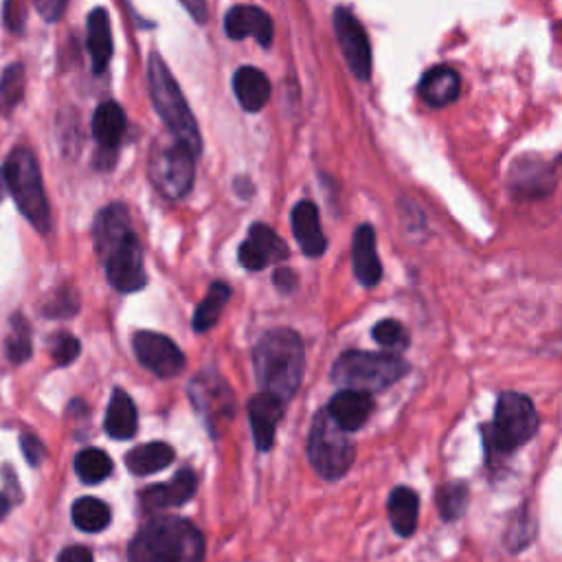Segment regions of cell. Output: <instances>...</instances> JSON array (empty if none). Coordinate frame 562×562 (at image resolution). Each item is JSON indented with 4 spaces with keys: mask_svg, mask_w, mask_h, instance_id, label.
<instances>
[{
    "mask_svg": "<svg viewBox=\"0 0 562 562\" xmlns=\"http://www.w3.org/2000/svg\"><path fill=\"white\" fill-rule=\"evenodd\" d=\"M180 4L187 9V13H189L195 22H200V24L206 22V18H209L206 0H180Z\"/></svg>",
    "mask_w": 562,
    "mask_h": 562,
    "instance_id": "40",
    "label": "cell"
},
{
    "mask_svg": "<svg viewBox=\"0 0 562 562\" xmlns=\"http://www.w3.org/2000/svg\"><path fill=\"white\" fill-rule=\"evenodd\" d=\"M459 90H461V79L457 70H452L450 66H432L430 70L424 72L417 86L422 101L430 108H443L452 103L459 97Z\"/></svg>",
    "mask_w": 562,
    "mask_h": 562,
    "instance_id": "22",
    "label": "cell"
},
{
    "mask_svg": "<svg viewBox=\"0 0 562 562\" xmlns=\"http://www.w3.org/2000/svg\"><path fill=\"white\" fill-rule=\"evenodd\" d=\"M79 307V299H77V292L72 288H61L57 290L44 305V316L48 318H68L77 312Z\"/></svg>",
    "mask_w": 562,
    "mask_h": 562,
    "instance_id": "36",
    "label": "cell"
},
{
    "mask_svg": "<svg viewBox=\"0 0 562 562\" xmlns=\"http://www.w3.org/2000/svg\"><path fill=\"white\" fill-rule=\"evenodd\" d=\"M351 263L356 279L371 288L378 285L382 279V263L375 250V233L371 224H360L353 231V244H351Z\"/></svg>",
    "mask_w": 562,
    "mask_h": 562,
    "instance_id": "20",
    "label": "cell"
},
{
    "mask_svg": "<svg viewBox=\"0 0 562 562\" xmlns=\"http://www.w3.org/2000/svg\"><path fill=\"white\" fill-rule=\"evenodd\" d=\"M48 349H50V356H53L55 364L57 367H66V364H70L79 356L81 345H79V340L72 334L57 331V334L50 336Z\"/></svg>",
    "mask_w": 562,
    "mask_h": 562,
    "instance_id": "35",
    "label": "cell"
},
{
    "mask_svg": "<svg viewBox=\"0 0 562 562\" xmlns=\"http://www.w3.org/2000/svg\"><path fill=\"white\" fill-rule=\"evenodd\" d=\"M26 88V72L20 61L9 64L0 75V114L9 116L22 101Z\"/></svg>",
    "mask_w": 562,
    "mask_h": 562,
    "instance_id": "31",
    "label": "cell"
},
{
    "mask_svg": "<svg viewBox=\"0 0 562 562\" xmlns=\"http://www.w3.org/2000/svg\"><path fill=\"white\" fill-rule=\"evenodd\" d=\"M86 46L92 61V72L101 75L112 57V29H110V15L103 7H97L90 11L86 20Z\"/></svg>",
    "mask_w": 562,
    "mask_h": 562,
    "instance_id": "21",
    "label": "cell"
},
{
    "mask_svg": "<svg viewBox=\"0 0 562 562\" xmlns=\"http://www.w3.org/2000/svg\"><path fill=\"white\" fill-rule=\"evenodd\" d=\"M307 461L312 470L325 481H338L347 474L356 457V443L351 441L349 432H345L325 408L316 411L307 443H305Z\"/></svg>",
    "mask_w": 562,
    "mask_h": 562,
    "instance_id": "8",
    "label": "cell"
},
{
    "mask_svg": "<svg viewBox=\"0 0 562 562\" xmlns=\"http://www.w3.org/2000/svg\"><path fill=\"white\" fill-rule=\"evenodd\" d=\"M540 428V417L533 408V402L516 391H505L496 397L494 415L490 424L481 426L485 463L490 472L498 468Z\"/></svg>",
    "mask_w": 562,
    "mask_h": 562,
    "instance_id": "4",
    "label": "cell"
},
{
    "mask_svg": "<svg viewBox=\"0 0 562 562\" xmlns=\"http://www.w3.org/2000/svg\"><path fill=\"white\" fill-rule=\"evenodd\" d=\"M252 367L261 391L288 404L296 395L305 373V347L301 336L290 327L268 329L252 349Z\"/></svg>",
    "mask_w": 562,
    "mask_h": 562,
    "instance_id": "2",
    "label": "cell"
},
{
    "mask_svg": "<svg viewBox=\"0 0 562 562\" xmlns=\"http://www.w3.org/2000/svg\"><path fill=\"white\" fill-rule=\"evenodd\" d=\"M173 457H176V452H173V448L169 443H165V441H149V443L132 448L125 454V465H127V470L132 474L147 476V474L165 470L173 461Z\"/></svg>",
    "mask_w": 562,
    "mask_h": 562,
    "instance_id": "26",
    "label": "cell"
},
{
    "mask_svg": "<svg viewBox=\"0 0 562 562\" xmlns=\"http://www.w3.org/2000/svg\"><path fill=\"white\" fill-rule=\"evenodd\" d=\"M9 505H11V498L4 494V490H0V518H4V514L9 512Z\"/></svg>",
    "mask_w": 562,
    "mask_h": 562,
    "instance_id": "42",
    "label": "cell"
},
{
    "mask_svg": "<svg viewBox=\"0 0 562 562\" xmlns=\"http://www.w3.org/2000/svg\"><path fill=\"white\" fill-rule=\"evenodd\" d=\"M373 340L389 353H400L408 347V331L404 329V325L395 318H384L380 323H375L373 327Z\"/></svg>",
    "mask_w": 562,
    "mask_h": 562,
    "instance_id": "33",
    "label": "cell"
},
{
    "mask_svg": "<svg viewBox=\"0 0 562 562\" xmlns=\"http://www.w3.org/2000/svg\"><path fill=\"white\" fill-rule=\"evenodd\" d=\"M125 112L119 103L114 101H103L97 105L94 114H92V138L99 145V151L105 156H110V160L114 162L116 149L125 136Z\"/></svg>",
    "mask_w": 562,
    "mask_h": 562,
    "instance_id": "18",
    "label": "cell"
},
{
    "mask_svg": "<svg viewBox=\"0 0 562 562\" xmlns=\"http://www.w3.org/2000/svg\"><path fill=\"white\" fill-rule=\"evenodd\" d=\"M70 516L75 527L88 533H99L110 525V507L94 496L77 498L70 509Z\"/></svg>",
    "mask_w": 562,
    "mask_h": 562,
    "instance_id": "28",
    "label": "cell"
},
{
    "mask_svg": "<svg viewBox=\"0 0 562 562\" xmlns=\"http://www.w3.org/2000/svg\"><path fill=\"white\" fill-rule=\"evenodd\" d=\"M272 281H274V285H277L281 292H292V288L296 285L294 272H292V270H285V268L277 270L274 277H272Z\"/></svg>",
    "mask_w": 562,
    "mask_h": 562,
    "instance_id": "41",
    "label": "cell"
},
{
    "mask_svg": "<svg viewBox=\"0 0 562 562\" xmlns=\"http://www.w3.org/2000/svg\"><path fill=\"white\" fill-rule=\"evenodd\" d=\"M57 562H92V551L83 544H70L59 553Z\"/></svg>",
    "mask_w": 562,
    "mask_h": 562,
    "instance_id": "39",
    "label": "cell"
},
{
    "mask_svg": "<svg viewBox=\"0 0 562 562\" xmlns=\"http://www.w3.org/2000/svg\"><path fill=\"white\" fill-rule=\"evenodd\" d=\"M285 415V402L272 393L259 391L248 402V419L252 439L259 452H268L274 446L279 422Z\"/></svg>",
    "mask_w": 562,
    "mask_h": 562,
    "instance_id": "14",
    "label": "cell"
},
{
    "mask_svg": "<svg viewBox=\"0 0 562 562\" xmlns=\"http://www.w3.org/2000/svg\"><path fill=\"white\" fill-rule=\"evenodd\" d=\"M112 457L101 448H83L75 457V472L83 483H101L112 474Z\"/></svg>",
    "mask_w": 562,
    "mask_h": 562,
    "instance_id": "30",
    "label": "cell"
},
{
    "mask_svg": "<svg viewBox=\"0 0 562 562\" xmlns=\"http://www.w3.org/2000/svg\"><path fill=\"white\" fill-rule=\"evenodd\" d=\"M237 255H239V263L246 270H261L270 263L283 261L288 257V246L270 226L252 224Z\"/></svg>",
    "mask_w": 562,
    "mask_h": 562,
    "instance_id": "13",
    "label": "cell"
},
{
    "mask_svg": "<svg viewBox=\"0 0 562 562\" xmlns=\"http://www.w3.org/2000/svg\"><path fill=\"white\" fill-rule=\"evenodd\" d=\"M233 92L246 112H259L270 99V81L255 66H241L233 75Z\"/></svg>",
    "mask_w": 562,
    "mask_h": 562,
    "instance_id": "23",
    "label": "cell"
},
{
    "mask_svg": "<svg viewBox=\"0 0 562 562\" xmlns=\"http://www.w3.org/2000/svg\"><path fill=\"white\" fill-rule=\"evenodd\" d=\"M386 512H389V522L397 536H402V538L413 536L417 529V520H419L417 492L406 485L393 487L389 494V501H386Z\"/></svg>",
    "mask_w": 562,
    "mask_h": 562,
    "instance_id": "24",
    "label": "cell"
},
{
    "mask_svg": "<svg viewBox=\"0 0 562 562\" xmlns=\"http://www.w3.org/2000/svg\"><path fill=\"white\" fill-rule=\"evenodd\" d=\"M334 31L349 70L356 79L367 81L371 77V46L364 26L349 9L338 7L334 11Z\"/></svg>",
    "mask_w": 562,
    "mask_h": 562,
    "instance_id": "11",
    "label": "cell"
},
{
    "mask_svg": "<svg viewBox=\"0 0 562 562\" xmlns=\"http://www.w3.org/2000/svg\"><path fill=\"white\" fill-rule=\"evenodd\" d=\"M132 345L138 362L158 378H173L184 369V353L165 334L147 329L136 331Z\"/></svg>",
    "mask_w": 562,
    "mask_h": 562,
    "instance_id": "12",
    "label": "cell"
},
{
    "mask_svg": "<svg viewBox=\"0 0 562 562\" xmlns=\"http://www.w3.org/2000/svg\"><path fill=\"white\" fill-rule=\"evenodd\" d=\"M195 487H198L195 472L189 468H182L169 481L145 487L140 492V505L145 512L178 507V505H184L195 494Z\"/></svg>",
    "mask_w": 562,
    "mask_h": 562,
    "instance_id": "16",
    "label": "cell"
},
{
    "mask_svg": "<svg viewBox=\"0 0 562 562\" xmlns=\"http://www.w3.org/2000/svg\"><path fill=\"white\" fill-rule=\"evenodd\" d=\"M224 31L231 40L255 37L263 48L270 46L274 29L270 15L255 4H235L224 15Z\"/></svg>",
    "mask_w": 562,
    "mask_h": 562,
    "instance_id": "15",
    "label": "cell"
},
{
    "mask_svg": "<svg viewBox=\"0 0 562 562\" xmlns=\"http://www.w3.org/2000/svg\"><path fill=\"white\" fill-rule=\"evenodd\" d=\"M325 411L329 413V417L345 432H353V430H360L367 424V419L371 417V413H373V397H371V393L340 389L329 400Z\"/></svg>",
    "mask_w": 562,
    "mask_h": 562,
    "instance_id": "17",
    "label": "cell"
},
{
    "mask_svg": "<svg viewBox=\"0 0 562 562\" xmlns=\"http://www.w3.org/2000/svg\"><path fill=\"white\" fill-rule=\"evenodd\" d=\"M408 369V362L400 353L349 349L331 364V382L340 389L378 393L400 382Z\"/></svg>",
    "mask_w": 562,
    "mask_h": 562,
    "instance_id": "6",
    "label": "cell"
},
{
    "mask_svg": "<svg viewBox=\"0 0 562 562\" xmlns=\"http://www.w3.org/2000/svg\"><path fill=\"white\" fill-rule=\"evenodd\" d=\"M103 428L112 439H132L136 435V428H138L136 406L123 389L112 391V397H110V404L105 411V419H103Z\"/></svg>",
    "mask_w": 562,
    "mask_h": 562,
    "instance_id": "25",
    "label": "cell"
},
{
    "mask_svg": "<svg viewBox=\"0 0 562 562\" xmlns=\"http://www.w3.org/2000/svg\"><path fill=\"white\" fill-rule=\"evenodd\" d=\"M4 189H7V187H4V180H2V176H0V200H2V193H4Z\"/></svg>",
    "mask_w": 562,
    "mask_h": 562,
    "instance_id": "43",
    "label": "cell"
},
{
    "mask_svg": "<svg viewBox=\"0 0 562 562\" xmlns=\"http://www.w3.org/2000/svg\"><path fill=\"white\" fill-rule=\"evenodd\" d=\"M189 397L213 432L220 419L233 417V411H235L233 391L224 382V378L213 371H202L189 382Z\"/></svg>",
    "mask_w": 562,
    "mask_h": 562,
    "instance_id": "10",
    "label": "cell"
},
{
    "mask_svg": "<svg viewBox=\"0 0 562 562\" xmlns=\"http://www.w3.org/2000/svg\"><path fill=\"white\" fill-rule=\"evenodd\" d=\"M533 533H536V522H533L531 514L527 509H518L514 514V520L507 527L505 544L512 551H520V549H525L533 540Z\"/></svg>",
    "mask_w": 562,
    "mask_h": 562,
    "instance_id": "34",
    "label": "cell"
},
{
    "mask_svg": "<svg viewBox=\"0 0 562 562\" xmlns=\"http://www.w3.org/2000/svg\"><path fill=\"white\" fill-rule=\"evenodd\" d=\"M147 176L151 184L169 200H180L191 191L195 178V154L178 143H156L149 151Z\"/></svg>",
    "mask_w": 562,
    "mask_h": 562,
    "instance_id": "9",
    "label": "cell"
},
{
    "mask_svg": "<svg viewBox=\"0 0 562 562\" xmlns=\"http://www.w3.org/2000/svg\"><path fill=\"white\" fill-rule=\"evenodd\" d=\"M7 191L15 200L20 213L29 220V224L40 231H50V209L42 182V173L35 156L26 147H15L0 171Z\"/></svg>",
    "mask_w": 562,
    "mask_h": 562,
    "instance_id": "7",
    "label": "cell"
},
{
    "mask_svg": "<svg viewBox=\"0 0 562 562\" xmlns=\"http://www.w3.org/2000/svg\"><path fill=\"white\" fill-rule=\"evenodd\" d=\"M31 327L22 314L11 316V331L7 336V358L20 364L31 358Z\"/></svg>",
    "mask_w": 562,
    "mask_h": 562,
    "instance_id": "32",
    "label": "cell"
},
{
    "mask_svg": "<svg viewBox=\"0 0 562 562\" xmlns=\"http://www.w3.org/2000/svg\"><path fill=\"white\" fill-rule=\"evenodd\" d=\"M228 299H231V285L228 283H224V281L211 283L206 296L195 307V314H193V321H191L193 329L198 334L209 331L217 323V318H220L224 305L228 303Z\"/></svg>",
    "mask_w": 562,
    "mask_h": 562,
    "instance_id": "27",
    "label": "cell"
},
{
    "mask_svg": "<svg viewBox=\"0 0 562 562\" xmlns=\"http://www.w3.org/2000/svg\"><path fill=\"white\" fill-rule=\"evenodd\" d=\"M147 88L151 103L171 136L198 156L202 151V136L198 123L178 81L173 79L171 70L158 53H151L147 61Z\"/></svg>",
    "mask_w": 562,
    "mask_h": 562,
    "instance_id": "5",
    "label": "cell"
},
{
    "mask_svg": "<svg viewBox=\"0 0 562 562\" xmlns=\"http://www.w3.org/2000/svg\"><path fill=\"white\" fill-rule=\"evenodd\" d=\"M20 446H22V452H24V457H26V461L31 465L42 463V459L46 457V448H44V443L35 435H22Z\"/></svg>",
    "mask_w": 562,
    "mask_h": 562,
    "instance_id": "37",
    "label": "cell"
},
{
    "mask_svg": "<svg viewBox=\"0 0 562 562\" xmlns=\"http://www.w3.org/2000/svg\"><path fill=\"white\" fill-rule=\"evenodd\" d=\"M435 503L439 509V516L448 522L459 520L470 503V490L465 483L461 481H450V483H441L435 492Z\"/></svg>",
    "mask_w": 562,
    "mask_h": 562,
    "instance_id": "29",
    "label": "cell"
},
{
    "mask_svg": "<svg viewBox=\"0 0 562 562\" xmlns=\"http://www.w3.org/2000/svg\"><path fill=\"white\" fill-rule=\"evenodd\" d=\"M33 2H35L37 13L42 15V20H46V22H57L64 15L66 4H68V0H33Z\"/></svg>",
    "mask_w": 562,
    "mask_h": 562,
    "instance_id": "38",
    "label": "cell"
},
{
    "mask_svg": "<svg viewBox=\"0 0 562 562\" xmlns=\"http://www.w3.org/2000/svg\"><path fill=\"white\" fill-rule=\"evenodd\" d=\"M92 239L110 285L123 294L138 292L147 281L143 248L132 228L125 204L112 202L97 213Z\"/></svg>",
    "mask_w": 562,
    "mask_h": 562,
    "instance_id": "1",
    "label": "cell"
},
{
    "mask_svg": "<svg viewBox=\"0 0 562 562\" xmlns=\"http://www.w3.org/2000/svg\"><path fill=\"white\" fill-rule=\"evenodd\" d=\"M290 217H292V231H294L296 244L301 246L303 255L321 257L327 248V237L321 228L316 204L310 200H301L294 204Z\"/></svg>",
    "mask_w": 562,
    "mask_h": 562,
    "instance_id": "19",
    "label": "cell"
},
{
    "mask_svg": "<svg viewBox=\"0 0 562 562\" xmlns=\"http://www.w3.org/2000/svg\"><path fill=\"white\" fill-rule=\"evenodd\" d=\"M204 536L187 518L156 516L145 522L127 547L130 562H202Z\"/></svg>",
    "mask_w": 562,
    "mask_h": 562,
    "instance_id": "3",
    "label": "cell"
}]
</instances>
